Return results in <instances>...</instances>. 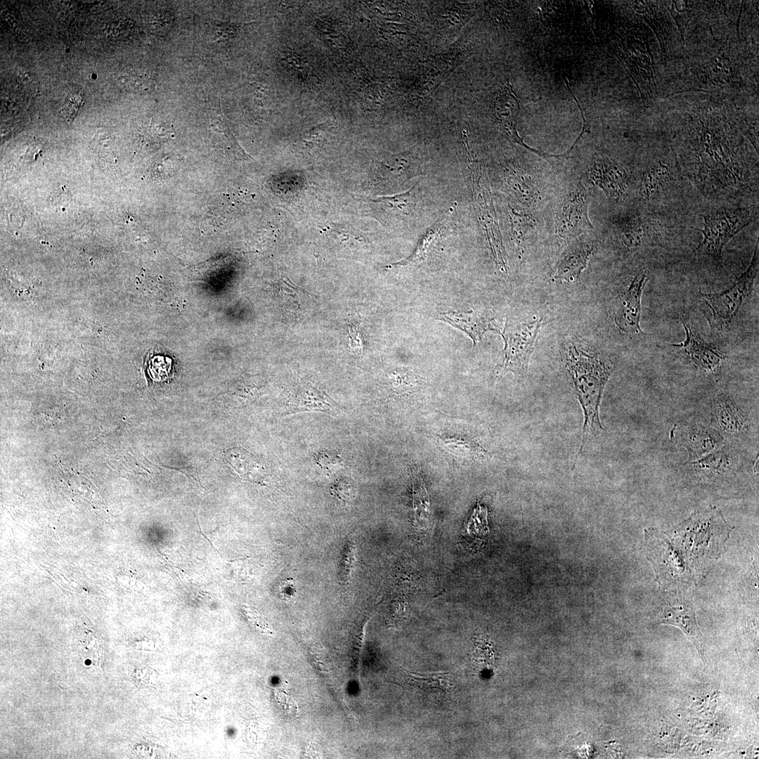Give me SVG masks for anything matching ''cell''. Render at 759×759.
<instances>
[{"instance_id": "cell-30", "label": "cell", "mask_w": 759, "mask_h": 759, "mask_svg": "<svg viewBox=\"0 0 759 759\" xmlns=\"http://www.w3.org/2000/svg\"><path fill=\"white\" fill-rule=\"evenodd\" d=\"M84 647L82 651L86 654L88 659L91 661L94 665H99L100 661V648L98 646L96 640L93 637H87L86 641L84 642Z\"/></svg>"}, {"instance_id": "cell-10", "label": "cell", "mask_w": 759, "mask_h": 759, "mask_svg": "<svg viewBox=\"0 0 759 759\" xmlns=\"http://www.w3.org/2000/svg\"><path fill=\"white\" fill-rule=\"evenodd\" d=\"M685 328V339L671 346L681 349L693 365L702 372L713 373L722 365L727 358L718 349L706 342L690 324L682 320Z\"/></svg>"}, {"instance_id": "cell-15", "label": "cell", "mask_w": 759, "mask_h": 759, "mask_svg": "<svg viewBox=\"0 0 759 759\" xmlns=\"http://www.w3.org/2000/svg\"><path fill=\"white\" fill-rule=\"evenodd\" d=\"M453 212L454 207H452L421 236L416 248L408 257L392 266H413L424 261L447 230Z\"/></svg>"}, {"instance_id": "cell-6", "label": "cell", "mask_w": 759, "mask_h": 759, "mask_svg": "<svg viewBox=\"0 0 759 759\" xmlns=\"http://www.w3.org/2000/svg\"><path fill=\"white\" fill-rule=\"evenodd\" d=\"M711 417L713 427L727 443L744 439L750 430L747 413L727 393H720L713 398Z\"/></svg>"}, {"instance_id": "cell-26", "label": "cell", "mask_w": 759, "mask_h": 759, "mask_svg": "<svg viewBox=\"0 0 759 759\" xmlns=\"http://www.w3.org/2000/svg\"><path fill=\"white\" fill-rule=\"evenodd\" d=\"M512 235L516 243L520 244L526 232L534 223L531 216L517 212L514 209L510 212Z\"/></svg>"}, {"instance_id": "cell-21", "label": "cell", "mask_w": 759, "mask_h": 759, "mask_svg": "<svg viewBox=\"0 0 759 759\" xmlns=\"http://www.w3.org/2000/svg\"><path fill=\"white\" fill-rule=\"evenodd\" d=\"M593 251L592 245H584L569 252L559 264L556 277L567 281L578 279Z\"/></svg>"}, {"instance_id": "cell-13", "label": "cell", "mask_w": 759, "mask_h": 759, "mask_svg": "<svg viewBox=\"0 0 759 759\" xmlns=\"http://www.w3.org/2000/svg\"><path fill=\"white\" fill-rule=\"evenodd\" d=\"M439 319L467 334L474 346L481 340L486 332L499 331L493 318L478 311L444 312L440 313Z\"/></svg>"}, {"instance_id": "cell-8", "label": "cell", "mask_w": 759, "mask_h": 759, "mask_svg": "<svg viewBox=\"0 0 759 759\" xmlns=\"http://www.w3.org/2000/svg\"><path fill=\"white\" fill-rule=\"evenodd\" d=\"M648 279V271H640L617 297L614 321L618 329L625 334L632 335L642 332L640 325L641 297Z\"/></svg>"}, {"instance_id": "cell-5", "label": "cell", "mask_w": 759, "mask_h": 759, "mask_svg": "<svg viewBox=\"0 0 759 759\" xmlns=\"http://www.w3.org/2000/svg\"><path fill=\"white\" fill-rule=\"evenodd\" d=\"M541 324L540 319L524 322L507 319L500 332L505 344L502 372L511 371L515 375L527 373L530 356Z\"/></svg>"}, {"instance_id": "cell-31", "label": "cell", "mask_w": 759, "mask_h": 759, "mask_svg": "<svg viewBox=\"0 0 759 759\" xmlns=\"http://www.w3.org/2000/svg\"><path fill=\"white\" fill-rule=\"evenodd\" d=\"M643 231L639 227H631L623 234L624 244L630 249L637 247L642 242Z\"/></svg>"}, {"instance_id": "cell-14", "label": "cell", "mask_w": 759, "mask_h": 759, "mask_svg": "<svg viewBox=\"0 0 759 759\" xmlns=\"http://www.w3.org/2000/svg\"><path fill=\"white\" fill-rule=\"evenodd\" d=\"M294 389L288 401V413L304 411H321L337 415L336 404L324 393L309 384L301 385Z\"/></svg>"}, {"instance_id": "cell-20", "label": "cell", "mask_w": 759, "mask_h": 759, "mask_svg": "<svg viewBox=\"0 0 759 759\" xmlns=\"http://www.w3.org/2000/svg\"><path fill=\"white\" fill-rule=\"evenodd\" d=\"M226 458L242 479L256 483L263 481L264 467L257 458L247 450L242 448L230 450Z\"/></svg>"}, {"instance_id": "cell-33", "label": "cell", "mask_w": 759, "mask_h": 759, "mask_svg": "<svg viewBox=\"0 0 759 759\" xmlns=\"http://www.w3.org/2000/svg\"><path fill=\"white\" fill-rule=\"evenodd\" d=\"M228 566L233 576L238 579H245L248 576L247 569H249V565L247 560H233L228 563Z\"/></svg>"}, {"instance_id": "cell-4", "label": "cell", "mask_w": 759, "mask_h": 759, "mask_svg": "<svg viewBox=\"0 0 759 759\" xmlns=\"http://www.w3.org/2000/svg\"><path fill=\"white\" fill-rule=\"evenodd\" d=\"M753 218L751 212L744 209H721L703 216V238L696 248L697 252L722 266L723 247Z\"/></svg>"}, {"instance_id": "cell-7", "label": "cell", "mask_w": 759, "mask_h": 759, "mask_svg": "<svg viewBox=\"0 0 759 759\" xmlns=\"http://www.w3.org/2000/svg\"><path fill=\"white\" fill-rule=\"evenodd\" d=\"M670 438L686 450L687 462L698 460L727 443L715 428L701 423L675 425Z\"/></svg>"}, {"instance_id": "cell-11", "label": "cell", "mask_w": 759, "mask_h": 759, "mask_svg": "<svg viewBox=\"0 0 759 759\" xmlns=\"http://www.w3.org/2000/svg\"><path fill=\"white\" fill-rule=\"evenodd\" d=\"M588 203L586 189L580 184L566 200L559 218L556 230L560 238H570L592 228L588 215Z\"/></svg>"}, {"instance_id": "cell-29", "label": "cell", "mask_w": 759, "mask_h": 759, "mask_svg": "<svg viewBox=\"0 0 759 759\" xmlns=\"http://www.w3.org/2000/svg\"><path fill=\"white\" fill-rule=\"evenodd\" d=\"M148 370L151 378L160 381L167 377L171 371V365L162 357H156L149 362Z\"/></svg>"}, {"instance_id": "cell-34", "label": "cell", "mask_w": 759, "mask_h": 759, "mask_svg": "<svg viewBox=\"0 0 759 759\" xmlns=\"http://www.w3.org/2000/svg\"><path fill=\"white\" fill-rule=\"evenodd\" d=\"M312 659L315 662V665L318 667V669L321 671H327L328 668L327 666L325 653L323 649H317L314 647L311 649Z\"/></svg>"}, {"instance_id": "cell-25", "label": "cell", "mask_w": 759, "mask_h": 759, "mask_svg": "<svg viewBox=\"0 0 759 759\" xmlns=\"http://www.w3.org/2000/svg\"><path fill=\"white\" fill-rule=\"evenodd\" d=\"M211 127L212 129L219 134L220 138L223 139L227 150H231L238 157H249L248 155L238 145L231 131L227 119L221 111L215 113V117L212 119Z\"/></svg>"}, {"instance_id": "cell-9", "label": "cell", "mask_w": 759, "mask_h": 759, "mask_svg": "<svg viewBox=\"0 0 759 759\" xmlns=\"http://www.w3.org/2000/svg\"><path fill=\"white\" fill-rule=\"evenodd\" d=\"M739 454L727 443L694 461L687 462L684 468L689 476L699 480L715 481L733 474L740 467Z\"/></svg>"}, {"instance_id": "cell-27", "label": "cell", "mask_w": 759, "mask_h": 759, "mask_svg": "<svg viewBox=\"0 0 759 759\" xmlns=\"http://www.w3.org/2000/svg\"><path fill=\"white\" fill-rule=\"evenodd\" d=\"M82 97L80 93L72 91L65 98L62 111L67 121H72L82 107Z\"/></svg>"}, {"instance_id": "cell-28", "label": "cell", "mask_w": 759, "mask_h": 759, "mask_svg": "<svg viewBox=\"0 0 759 759\" xmlns=\"http://www.w3.org/2000/svg\"><path fill=\"white\" fill-rule=\"evenodd\" d=\"M316 464L323 469L327 471L335 470L342 465V458L331 451L322 450L315 455Z\"/></svg>"}, {"instance_id": "cell-3", "label": "cell", "mask_w": 759, "mask_h": 759, "mask_svg": "<svg viewBox=\"0 0 759 759\" xmlns=\"http://www.w3.org/2000/svg\"><path fill=\"white\" fill-rule=\"evenodd\" d=\"M470 180L473 201L480 223L484 227L496 266L506 271L505 252L492 200L484 179L482 168L473 155L467 140L463 141Z\"/></svg>"}, {"instance_id": "cell-18", "label": "cell", "mask_w": 759, "mask_h": 759, "mask_svg": "<svg viewBox=\"0 0 759 759\" xmlns=\"http://www.w3.org/2000/svg\"><path fill=\"white\" fill-rule=\"evenodd\" d=\"M389 164H381L386 180L402 184L410 179L424 174L422 162L411 153H403L390 160Z\"/></svg>"}, {"instance_id": "cell-22", "label": "cell", "mask_w": 759, "mask_h": 759, "mask_svg": "<svg viewBox=\"0 0 759 759\" xmlns=\"http://www.w3.org/2000/svg\"><path fill=\"white\" fill-rule=\"evenodd\" d=\"M408 672L411 685L427 694H443L449 692L452 687V679L448 673L420 674Z\"/></svg>"}, {"instance_id": "cell-12", "label": "cell", "mask_w": 759, "mask_h": 759, "mask_svg": "<svg viewBox=\"0 0 759 759\" xmlns=\"http://www.w3.org/2000/svg\"><path fill=\"white\" fill-rule=\"evenodd\" d=\"M588 177L611 198H619L626 188L625 171L608 159L598 157L595 158L588 170Z\"/></svg>"}, {"instance_id": "cell-23", "label": "cell", "mask_w": 759, "mask_h": 759, "mask_svg": "<svg viewBox=\"0 0 759 759\" xmlns=\"http://www.w3.org/2000/svg\"><path fill=\"white\" fill-rule=\"evenodd\" d=\"M514 196L527 207H535L540 201L539 192L525 176L514 173L507 180Z\"/></svg>"}, {"instance_id": "cell-17", "label": "cell", "mask_w": 759, "mask_h": 759, "mask_svg": "<svg viewBox=\"0 0 759 759\" xmlns=\"http://www.w3.org/2000/svg\"><path fill=\"white\" fill-rule=\"evenodd\" d=\"M661 623L676 625L680 628L694 642L697 649H701L702 635L698 628L692 609L684 604L668 605L664 607L660 615Z\"/></svg>"}, {"instance_id": "cell-24", "label": "cell", "mask_w": 759, "mask_h": 759, "mask_svg": "<svg viewBox=\"0 0 759 759\" xmlns=\"http://www.w3.org/2000/svg\"><path fill=\"white\" fill-rule=\"evenodd\" d=\"M670 178V171L659 164L646 171L642 177L641 191L644 197L654 195Z\"/></svg>"}, {"instance_id": "cell-16", "label": "cell", "mask_w": 759, "mask_h": 759, "mask_svg": "<svg viewBox=\"0 0 759 759\" xmlns=\"http://www.w3.org/2000/svg\"><path fill=\"white\" fill-rule=\"evenodd\" d=\"M519 112V103L517 100H507L495 107V115L498 120L501 131L508 139L546 159L568 157V155L570 153L569 151L564 155H550L534 150L526 145L517 129L516 123Z\"/></svg>"}, {"instance_id": "cell-32", "label": "cell", "mask_w": 759, "mask_h": 759, "mask_svg": "<svg viewBox=\"0 0 759 759\" xmlns=\"http://www.w3.org/2000/svg\"><path fill=\"white\" fill-rule=\"evenodd\" d=\"M243 609L248 619L255 628L261 630L262 632H271L268 625L257 611L247 606H245Z\"/></svg>"}, {"instance_id": "cell-2", "label": "cell", "mask_w": 759, "mask_h": 759, "mask_svg": "<svg viewBox=\"0 0 759 759\" xmlns=\"http://www.w3.org/2000/svg\"><path fill=\"white\" fill-rule=\"evenodd\" d=\"M758 273V247L748 268L729 288L720 292L700 293V310L712 330L727 328L749 296Z\"/></svg>"}, {"instance_id": "cell-19", "label": "cell", "mask_w": 759, "mask_h": 759, "mask_svg": "<svg viewBox=\"0 0 759 759\" xmlns=\"http://www.w3.org/2000/svg\"><path fill=\"white\" fill-rule=\"evenodd\" d=\"M417 186L402 193L393 196L379 197L370 200L377 204V209L385 214H390L399 219L411 218L415 213L417 205Z\"/></svg>"}, {"instance_id": "cell-1", "label": "cell", "mask_w": 759, "mask_h": 759, "mask_svg": "<svg viewBox=\"0 0 759 759\" xmlns=\"http://www.w3.org/2000/svg\"><path fill=\"white\" fill-rule=\"evenodd\" d=\"M564 360L583 409V446L590 433L602 429L599 409L604 388L613 372V365L608 360L588 355L573 345L565 352Z\"/></svg>"}]
</instances>
